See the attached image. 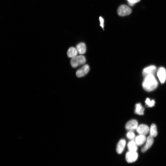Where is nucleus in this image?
<instances>
[{
	"mask_svg": "<svg viewBox=\"0 0 166 166\" xmlns=\"http://www.w3.org/2000/svg\"><path fill=\"white\" fill-rule=\"evenodd\" d=\"M158 86V82L154 75H149L145 77L142 87L146 91L150 92L154 90Z\"/></svg>",
	"mask_w": 166,
	"mask_h": 166,
	"instance_id": "obj_1",
	"label": "nucleus"
},
{
	"mask_svg": "<svg viewBox=\"0 0 166 166\" xmlns=\"http://www.w3.org/2000/svg\"><path fill=\"white\" fill-rule=\"evenodd\" d=\"M86 62V58L84 55H79L72 58L71 60V64L73 68L84 64Z\"/></svg>",
	"mask_w": 166,
	"mask_h": 166,
	"instance_id": "obj_2",
	"label": "nucleus"
},
{
	"mask_svg": "<svg viewBox=\"0 0 166 166\" xmlns=\"http://www.w3.org/2000/svg\"><path fill=\"white\" fill-rule=\"evenodd\" d=\"M132 12V9L129 6L126 5L120 6L117 11L119 15L121 16L130 15Z\"/></svg>",
	"mask_w": 166,
	"mask_h": 166,
	"instance_id": "obj_3",
	"label": "nucleus"
},
{
	"mask_svg": "<svg viewBox=\"0 0 166 166\" xmlns=\"http://www.w3.org/2000/svg\"><path fill=\"white\" fill-rule=\"evenodd\" d=\"M138 157V154L137 152L129 151L126 155L125 158L128 163H132L136 161Z\"/></svg>",
	"mask_w": 166,
	"mask_h": 166,
	"instance_id": "obj_4",
	"label": "nucleus"
},
{
	"mask_svg": "<svg viewBox=\"0 0 166 166\" xmlns=\"http://www.w3.org/2000/svg\"><path fill=\"white\" fill-rule=\"evenodd\" d=\"M156 67L154 65H151L145 68L142 71V74L145 77L149 75H154L156 71Z\"/></svg>",
	"mask_w": 166,
	"mask_h": 166,
	"instance_id": "obj_5",
	"label": "nucleus"
},
{
	"mask_svg": "<svg viewBox=\"0 0 166 166\" xmlns=\"http://www.w3.org/2000/svg\"><path fill=\"white\" fill-rule=\"evenodd\" d=\"M157 77L162 84H164L166 80V70L163 67L159 68L157 71Z\"/></svg>",
	"mask_w": 166,
	"mask_h": 166,
	"instance_id": "obj_6",
	"label": "nucleus"
},
{
	"mask_svg": "<svg viewBox=\"0 0 166 166\" xmlns=\"http://www.w3.org/2000/svg\"><path fill=\"white\" fill-rule=\"evenodd\" d=\"M89 70V67L88 65H85L77 71L76 75L78 78L84 77L88 73Z\"/></svg>",
	"mask_w": 166,
	"mask_h": 166,
	"instance_id": "obj_7",
	"label": "nucleus"
},
{
	"mask_svg": "<svg viewBox=\"0 0 166 166\" xmlns=\"http://www.w3.org/2000/svg\"><path fill=\"white\" fill-rule=\"evenodd\" d=\"M136 130L138 134L145 136L147 135L150 131L149 127L145 124H141L138 126Z\"/></svg>",
	"mask_w": 166,
	"mask_h": 166,
	"instance_id": "obj_8",
	"label": "nucleus"
},
{
	"mask_svg": "<svg viewBox=\"0 0 166 166\" xmlns=\"http://www.w3.org/2000/svg\"><path fill=\"white\" fill-rule=\"evenodd\" d=\"M138 125L137 121L135 119L131 120L126 124L125 128L128 131H133L136 129Z\"/></svg>",
	"mask_w": 166,
	"mask_h": 166,
	"instance_id": "obj_9",
	"label": "nucleus"
},
{
	"mask_svg": "<svg viewBox=\"0 0 166 166\" xmlns=\"http://www.w3.org/2000/svg\"><path fill=\"white\" fill-rule=\"evenodd\" d=\"M126 144V140L124 139H121L117 143L116 148V152L117 154H121L123 152Z\"/></svg>",
	"mask_w": 166,
	"mask_h": 166,
	"instance_id": "obj_10",
	"label": "nucleus"
},
{
	"mask_svg": "<svg viewBox=\"0 0 166 166\" xmlns=\"http://www.w3.org/2000/svg\"><path fill=\"white\" fill-rule=\"evenodd\" d=\"M153 138L150 136H149L147 137L146 144L141 150V151L143 153H144V152L147 150L153 145L154 141Z\"/></svg>",
	"mask_w": 166,
	"mask_h": 166,
	"instance_id": "obj_11",
	"label": "nucleus"
},
{
	"mask_svg": "<svg viewBox=\"0 0 166 166\" xmlns=\"http://www.w3.org/2000/svg\"><path fill=\"white\" fill-rule=\"evenodd\" d=\"M78 52L77 48L72 47L69 48L67 52V55L69 58H73L77 56Z\"/></svg>",
	"mask_w": 166,
	"mask_h": 166,
	"instance_id": "obj_12",
	"label": "nucleus"
},
{
	"mask_svg": "<svg viewBox=\"0 0 166 166\" xmlns=\"http://www.w3.org/2000/svg\"><path fill=\"white\" fill-rule=\"evenodd\" d=\"M147 140L145 135H140L135 138V142L137 146H140L143 145Z\"/></svg>",
	"mask_w": 166,
	"mask_h": 166,
	"instance_id": "obj_13",
	"label": "nucleus"
},
{
	"mask_svg": "<svg viewBox=\"0 0 166 166\" xmlns=\"http://www.w3.org/2000/svg\"><path fill=\"white\" fill-rule=\"evenodd\" d=\"M127 147L130 151L137 152L138 149L137 145L134 140H131L128 142Z\"/></svg>",
	"mask_w": 166,
	"mask_h": 166,
	"instance_id": "obj_14",
	"label": "nucleus"
},
{
	"mask_svg": "<svg viewBox=\"0 0 166 166\" xmlns=\"http://www.w3.org/2000/svg\"><path fill=\"white\" fill-rule=\"evenodd\" d=\"M135 113L139 115H143L144 114L145 109L140 103L136 104L135 105Z\"/></svg>",
	"mask_w": 166,
	"mask_h": 166,
	"instance_id": "obj_15",
	"label": "nucleus"
},
{
	"mask_svg": "<svg viewBox=\"0 0 166 166\" xmlns=\"http://www.w3.org/2000/svg\"><path fill=\"white\" fill-rule=\"evenodd\" d=\"M78 53L80 54H85L86 51V47L85 44L83 43L78 44L76 47Z\"/></svg>",
	"mask_w": 166,
	"mask_h": 166,
	"instance_id": "obj_16",
	"label": "nucleus"
},
{
	"mask_svg": "<svg viewBox=\"0 0 166 166\" xmlns=\"http://www.w3.org/2000/svg\"><path fill=\"white\" fill-rule=\"evenodd\" d=\"M150 136L153 137H156L157 135V127L154 124H152L150 129Z\"/></svg>",
	"mask_w": 166,
	"mask_h": 166,
	"instance_id": "obj_17",
	"label": "nucleus"
},
{
	"mask_svg": "<svg viewBox=\"0 0 166 166\" xmlns=\"http://www.w3.org/2000/svg\"><path fill=\"white\" fill-rule=\"evenodd\" d=\"M146 104L149 107H154L155 104V102L154 100H150L149 98H147L145 101Z\"/></svg>",
	"mask_w": 166,
	"mask_h": 166,
	"instance_id": "obj_18",
	"label": "nucleus"
},
{
	"mask_svg": "<svg viewBox=\"0 0 166 166\" xmlns=\"http://www.w3.org/2000/svg\"><path fill=\"white\" fill-rule=\"evenodd\" d=\"M127 137L131 140H134L135 138V135L133 131H129L127 135Z\"/></svg>",
	"mask_w": 166,
	"mask_h": 166,
	"instance_id": "obj_19",
	"label": "nucleus"
},
{
	"mask_svg": "<svg viewBox=\"0 0 166 166\" xmlns=\"http://www.w3.org/2000/svg\"><path fill=\"white\" fill-rule=\"evenodd\" d=\"M128 4L131 6H133L135 3L140 2L141 0H127Z\"/></svg>",
	"mask_w": 166,
	"mask_h": 166,
	"instance_id": "obj_20",
	"label": "nucleus"
},
{
	"mask_svg": "<svg viewBox=\"0 0 166 166\" xmlns=\"http://www.w3.org/2000/svg\"><path fill=\"white\" fill-rule=\"evenodd\" d=\"M99 20L100 22V26L102 27V28L103 29L104 26V19L100 17H99Z\"/></svg>",
	"mask_w": 166,
	"mask_h": 166,
	"instance_id": "obj_21",
	"label": "nucleus"
}]
</instances>
